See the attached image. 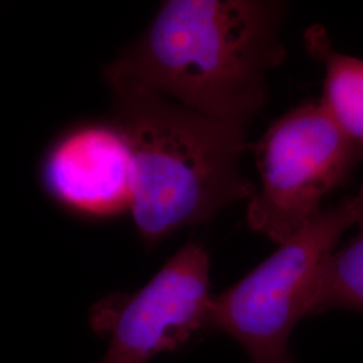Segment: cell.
<instances>
[{
    "label": "cell",
    "instance_id": "6",
    "mask_svg": "<svg viewBox=\"0 0 363 363\" xmlns=\"http://www.w3.org/2000/svg\"><path fill=\"white\" fill-rule=\"evenodd\" d=\"M130 156L116 125H89L57 144L43 167L50 194L69 208L111 216L130 206Z\"/></svg>",
    "mask_w": 363,
    "mask_h": 363
},
{
    "label": "cell",
    "instance_id": "3",
    "mask_svg": "<svg viewBox=\"0 0 363 363\" xmlns=\"http://www.w3.org/2000/svg\"><path fill=\"white\" fill-rule=\"evenodd\" d=\"M361 208L358 191L322 210L241 281L211 298L208 328L235 337L252 363H294L289 335L311 313L325 262L343 233L358 223Z\"/></svg>",
    "mask_w": 363,
    "mask_h": 363
},
{
    "label": "cell",
    "instance_id": "4",
    "mask_svg": "<svg viewBox=\"0 0 363 363\" xmlns=\"http://www.w3.org/2000/svg\"><path fill=\"white\" fill-rule=\"evenodd\" d=\"M252 150L261 184L249 201L247 223L280 245L322 213L325 196L361 163L320 100L273 121Z\"/></svg>",
    "mask_w": 363,
    "mask_h": 363
},
{
    "label": "cell",
    "instance_id": "7",
    "mask_svg": "<svg viewBox=\"0 0 363 363\" xmlns=\"http://www.w3.org/2000/svg\"><path fill=\"white\" fill-rule=\"evenodd\" d=\"M304 40L312 58L325 65L320 101L363 163V61L335 52L319 25L307 28Z\"/></svg>",
    "mask_w": 363,
    "mask_h": 363
},
{
    "label": "cell",
    "instance_id": "2",
    "mask_svg": "<svg viewBox=\"0 0 363 363\" xmlns=\"http://www.w3.org/2000/svg\"><path fill=\"white\" fill-rule=\"evenodd\" d=\"M116 127L130 156V206L147 245L206 223L256 194L242 175L245 127L206 116L142 85L106 74Z\"/></svg>",
    "mask_w": 363,
    "mask_h": 363
},
{
    "label": "cell",
    "instance_id": "8",
    "mask_svg": "<svg viewBox=\"0 0 363 363\" xmlns=\"http://www.w3.org/2000/svg\"><path fill=\"white\" fill-rule=\"evenodd\" d=\"M359 193L362 196L357 223L359 230L327 259L310 315L327 310L363 312V184Z\"/></svg>",
    "mask_w": 363,
    "mask_h": 363
},
{
    "label": "cell",
    "instance_id": "1",
    "mask_svg": "<svg viewBox=\"0 0 363 363\" xmlns=\"http://www.w3.org/2000/svg\"><path fill=\"white\" fill-rule=\"evenodd\" d=\"M284 15L281 1L169 0L106 74L245 127L267 103V73L286 58Z\"/></svg>",
    "mask_w": 363,
    "mask_h": 363
},
{
    "label": "cell",
    "instance_id": "5",
    "mask_svg": "<svg viewBox=\"0 0 363 363\" xmlns=\"http://www.w3.org/2000/svg\"><path fill=\"white\" fill-rule=\"evenodd\" d=\"M208 250L189 242L138 292L100 300L91 323L109 347L99 363H147L208 328Z\"/></svg>",
    "mask_w": 363,
    "mask_h": 363
}]
</instances>
